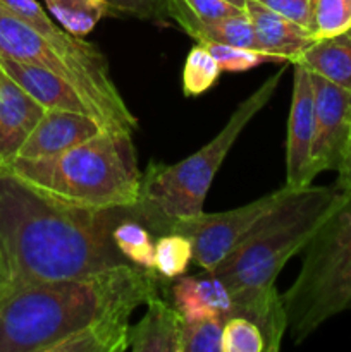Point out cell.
Listing matches in <instances>:
<instances>
[{"instance_id": "obj_1", "label": "cell", "mask_w": 351, "mask_h": 352, "mask_svg": "<svg viewBox=\"0 0 351 352\" xmlns=\"http://www.w3.org/2000/svg\"><path fill=\"white\" fill-rule=\"evenodd\" d=\"M126 217L138 219L134 205L109 210L58 205L0 167V299L31 285L129 265L112 239L114 227Z\"/></svg>"}, {"instance_id": "obj_30", "label": "cell", "mask_w": 351, "mask_h": 352, "mask_svg": "<svg viewBox=\"0 0 351 352\" xmlns=\"http://www.w3.org/2000/svg\"><path fill=\"white\" fill-rule=\"evenodd\" d=\"M267 9L288 17L292 23L310 31L312 24V0H255Z\"/></svg>"}, {"instance_id": "obj_29", "label": "cell", "mask_w": 351, "mask_h": 352, "mask_svg": "<svg viewBox=\"0 0 351 352\" xmlns=\"http://www.w3.org/2000/svg\"><path fill=\"white\" fill-rule=\"evenodd\" d=\"M110 12L127 14L143 21L162 23L169 19L167 0H103Z\"/></svg>"}, {"instance_id": "obj_21", "label": "cell", "mask_w": 351, "mask_h": 352, "mask_svg": "<svg viewBox=\"0 0 351 352\" xmlns=\"http://www.w3.org/2000/svg\"><path fill=\"white\" fill-rule=\"evenodd\" d=\"M57 23L74 36H86L110 14L103 0H45Z\"/></svg>"}, {"instance_id": "obj_7", "label": "cell", "mask_w": 351, "mask_h": 352, "mask_svg": "<svg viewBox=\"0 0 351 352\" xmlns=\"http://www.w3.org/2000/svg\"><path fill=\"white\" fill-rule=\"evenodd\" d=\"M282 305L295 344L351 309V192H344L305 248L299 274L282 294Z\"/></svg>"}, {"instance_id": "obj_31", "label": "cell", "mask_w": 351, "mask_h": 352, "mask_svg": "<svg viewBox=\"0 0 351 352\" xmlns=\"http://www.w3.org/2000/svg\"><path fill=\"white\" fill-rule=\"evenodd\" d=\"M336 188H339L341 191L351 192V133L348 138L346 150H344L343 162H341V167L337 168V181Z\"/></svg>"}, {"instance_id": "obj_33", "label": "cell", "mask_w": 351, "mask_h": 352, "mask_svg": "<svg viewBox=\"0 0 351 352\" xmlns=\"http://www.w3.org/2000/svg\"><path fill=\"white\" fill-rule=\"evenodd\" d=\"M348 34H350V36H351V31H350V33H348Z\"/></svg>"}, {"instance_id": "obj_11", "label": "cell", "mask_w": 351, "mask_h": 352, "mask_svg": "<svg viewBox=\"0 0 351 352\" xmlns=\"http://www.w3.org/2000/svg\"><path fill=\"white\" fill-rule=\"evenodd\" d=\"M313 133L315 96L312 72L298 62H292V98L286 141V184L289 188L299 189L313 182L310 177Z\"/></svg>"}, {"instance_id": "obj_20", "label": "cell", "mask_w": 351, "mask_h": 352, "mask_svg": "<svg viewBox=\"0 0 351 352\" xmlns=\"http://www.w3.org/2000/svg\"><path fill=\"white\" fill-rule=\"evenodd\" d=\"M117 250L129 263L145 270H155V239L150 229L136 217H126L112 230Z\"/></svg>"}, {"instance_id": "obj_15", "label": "cell", "mask_w": 351, "mask_h": 352, "mask_svg": "<svg viewBox=\"0 0 351 352\" xmlns=\"http://www.w3.org/2000/svg\"><path fill=\"white\" fill-rule=\"evenodd\" d=\"M243 9L250 17L260 50L277 57L282 64H292L299 54L315 41L306 28L292 23L291 19L255 0H246Z\"/></svg>"}, {"instance_id": "obj_32", "label": "cell", "mask_w": 351, "mask_h": 352, "mask_svg": "<svg viewBox=\"0 0 351 352\" xmlns=\"http://www.w3.org/2000/svg\"><path fill=\"white\" fill-rule=\"evenodd\" d=\"M227 2L234 3V6H237V7H241V9H243L244 2H246V0H227Z\"/></svg>"}, {"instance_id": "obj_14", "label": "cell", "mask_w": 351, "mask_h": 352, "mask_svg": "<svg viewBox=\"0 0 351 352\" xmlns=\"http://www.w3.org/2000/svg\"><path fill=\"white\" fill-rule=\"evenodd\" d=\"M0 67L45 109L69 110V112L88 113L96 119L95 112L85 98L57 74L41 65L26 64L0 55ZM102 126V124H100Z\"/></svg>"}, {"instance_id": "obj_16", "label": "cell", "mask_w": 351, "mask_h": 352, "mask_svg": "<svg viewBox=\"0 0 351 352\" xmlns=\"http://www.w3.org/2000/svg\"><path fill=\"white\" fill-rule=\"evenodd\" d=\"M184 318L172 302L155 296L143 318L131 325L129 349L134 352H181Z\"/></svg>"}, {"instance_id": "obj_18", "label": "cell", "mask_w": 351, "mask_h": 352, "mask_svg": "<svg viewBox=\"0 0 351 352\" xmlns=\"http://www.w3.org/2000/svg\"><path fill=\"white\" fill-rule=\"evenodd\" d=\"M295 62L308 69L312 74L351 91V36L348 33L315 40Z\"/></svg>"}, {"instance_id": "obj_5", "label": "cell", "mask_w": 351, "mask_h": 352, "mask_svg": "<svg viewBox=\"0 0 351 352\" xmlns=\"http://www.w3.org/2000/svg\"><path fill=\"white\" fill-rule=\"evenodd\" d=\"M284 72L282 65L268 76L236 107L217 136L198 151L172 165L151 162L141 177L140 199L134 205L138 219L148 229L167 234L176 222L193 219L203 212V203L220 165L251 119L275 95Z\"/></svg>"}, {"instance_id": "obj_28", "label": "cell", "mask_w": 351, "mask_h": 352, "mask_svg": "<svg viewBox=\"0 0 351 352\" xmlns=\"http://www.w3.org/2000/svg\"><path fill=\"white\" fill-rule=\"evenodd\" d=\"M167 9L169 17L176 14H186L200 21L220 19L244 10L227 0H167Z\"/></svg>"}, {"instance_id": "obj_17", "label": "cell", "mask_w": 351, "mask_h": 352, "mask_svg": "<svg viewBox=\"0 0 351 352\" xmlns=\"http://www.w3.org/2000/svg\"><path fill=\"white\" fill-rule=\"evenodd\" d=\"M134 306H123L102 316L86 329L72 333L50 352H124L129 349L131 315Z\"/></svg>"}, {"instance_id": "obj_3", "label": "cell", "mask_w": 351, "mask_h": 352, "mask_svg": "<svg viewBox=\"0 0 351 352\" xmlns=\"http://www.w3.org/2000/svg\"><path fill=\"white\" fill-rule=\"evenodd\" d=\"M0 55L41 65L67 81L105 131L134 134L138 129L103 52L55 26L36 0H0Z\"/></svg>"}, {"instance_id": "obj_10", "label": "cell", "mask_w": 351, "mask_h": 352, "mask_svg": "<svg viewBox=\"0 0 351 352\" xmlns=\"http://www.w3.org/2000/svg\"><path fill=\"white\" fill-rule=\"evenodd\" d=\"M315 96V133H313L310 177L341 167L351 133V91L312 74Z\"/></svg>"}, {"instance_id": "obj_22", "label": "cell", "mask_w": 351, "mask_h": 352, "mask_svg": "<svg viewBox=\"0 0 351 352\" xmlns=\"http://www.w3.org/2000/svg\"><path fill=\"white\" fill-rule=\"evenodd\" d=\"M193 261V244L179 232L162 234L155 241V272L164 278L182 277Z\"/></svg>"}, {"instance_id": "obj_24", "label": "cell", "mask_w": 351, "mask_h": 352, "mask_svg": "<svg viewBox=\"0 0 351 352\" xmlns=\"http://www.w3.org/2000/svg\"><path fill=\"white\" fill-rule=\"evenodd\" d=\"M351 31V0H312L313 40L339 36Z\"/></svg>"}, {"instance_id": "obj_13", "label": "cell", "mask_w": 351, "mask_h": 352, "mask_svg": "<svg viewBox=\"0 0 351 352\" xmlns=\"http://www.w3.org/2000/svg\"><path fill=\"white\" fill-rule=\"evenodd\" d=\"M47 109L0 67V167L7 168Z\"/></svg>"}, {"instance_id": "obj_25", "label": "cell", "mask_w": 351, "mask_h": 352, "mask_svg": "<svg viewBox=\"0 0 351 352\" xmlns=\"http://www.w3.org/2000/svg\"><path fill=\"white\" fill-rule=\"evenodd\" d=\"M224 320L210 316L184 320L181 332V352H220Z\"/></svg>"}, {"instance_id": "obj_9", "label": "cell", "mask_w": 351, "mask_h": 352, "mask_svg": "<svg viewBox=\"0 0 351 352\" xmlns=\"http://www.w3.org/2000/svg\"><path fill=\"white\" fill-rule=\"evenodd\" d=\"M295 189L284 184L240 208L220 213L202 212L193 219L176 222L171 232L188 236L193 244V261L203 272H213Z\"/></svg>"}, {"instance_id": "obj_4", "label": "cell", "mask_w": 351, "mask_h": 352, "mask_svg": "<svg viewBox=\"0 0 351 352\" xmlns=\"http://www.w3.org/2000/svg\"><path fill=\"white\" fill-rule=\"evenodd\" d=\"M7 168L50 201L83 210L136 205L143 177L133 134L105 129L54 157L16 158Z\"/></svg>"}, {"instance_id": "obj_23", "label": "cell", "mask_w": 351, "mask_h": 352, "mask_svg": "<svg viewBox=\"0 0 351 352\" xmlns=\"http://www.w3.org/2000/svg\"><path fill=\"white\" fill-rule=\"evenodd\" d=\"M220 67L203 43H196L189 50L182 69V91L184 96H200L209 91L220 76Z\"/></svg>"}, {"instance_id": "obj_2", "label": "cell", "mask_w": 351, "mask_h": 352, "mask_svg": "<svg viewBox=\"0 0 351 352\" xmlns=\"http://www.w3.org/2000/svg\"><path fill=\"white\" fill-rule=\"evenodd\" d=\"M155 274L129 263L12 292L0 299V352H50L114 309L147 305L158 296Z\"/></svg>"}, {"instance_id": "obj_12", "label": "cell", "mask_w": 351, "mask_h": 352, "mask_svg": "<svg viewBox=\"0 0 351 352\" xmlns=\"http://www.w3.org/2000/svg\"><path fill=\"white\" fill-rule=\"evenodd\" d=\"M103 131L100 122L88 113L48 109L33 133L21 146L16 158L38 160L62 153Z\"/></svg>"}, {"instance_id": "obj_27", "label": "cell", "mask_w": 351, "mask_h": 352, "mask_svg": "<svg viewBox=\"0 0 351 352\" xmlns=\"http://www.w3.org/2000/svg\"><path fill=\"white\" fill-rule=\"evenodd\" d=\"M215 62L219 64L220 71L229 72H243L250 71V69L257 67L260 64H267V62H277L282 64L277 57L274 55L264 54V52L250 50V48L233 47V45H222V43H203Z\"/></svg>"}, {"instance_id": "obj_19", "label": "cell", "mask_w": 351, "mask_h": 352, "mask_svg": "<svg viewBox=\"0 0 351 352\" xmlns=\"http://www.w3.org/2000/svg\"><path fill=\"white\" fill-rule=\"evenodd\" d=\"M171 19H174L176 24L198 43H222L262 52L255 38L250 17L244 10L213 21H200L186 14H176Z\"/></svg>"}, {"instance_id": "obj_8", "label": "cell", "mask_w": 351, "mask_h": 352, "mask_svg": "<svg viewBox=\"0 0 351 352\" xmlns=\"http://www.w3.org/2000/svg\"><path fill=\"white\" fill-rule=\"evenodd\" d=\"M172 305L184 320L215 316L220 320L246 318L264 332L267 352H277L288 330L282 296L277 287L243 289L227 287L217 275L203 272L196 277H178L172 287Z\"/></svg>"}, {"instance_id": "obj_6", "label": "cell", "mask_w": 351, "mask_h": 352, "mask_svg": "<svg viewBox=\"0 0 351 352\" xmlns=\"http://www.w3.org/2000/svg\"><path fill=\"white\" fill-rule=\"evenodd\" d=\"M344 192L336 186L310 184L295 189L209 274L234 291L274 287L286 263L308 246Z\"/></svg>"}, {"instance_id": "obj_26", "label": "cell", "mask_w": 351, "mask_h": 352, "mask_svg": "<svg viewBox=\"0 0 351 352\" xmlns=\"http://www.w3.org/2000/svg\"><path fill=\"white\" fill-rule=\"evenodd\" d=\"M220 352H267V340L253 322L236 316L224 322Z\"/></svg>"}]
</instances>
